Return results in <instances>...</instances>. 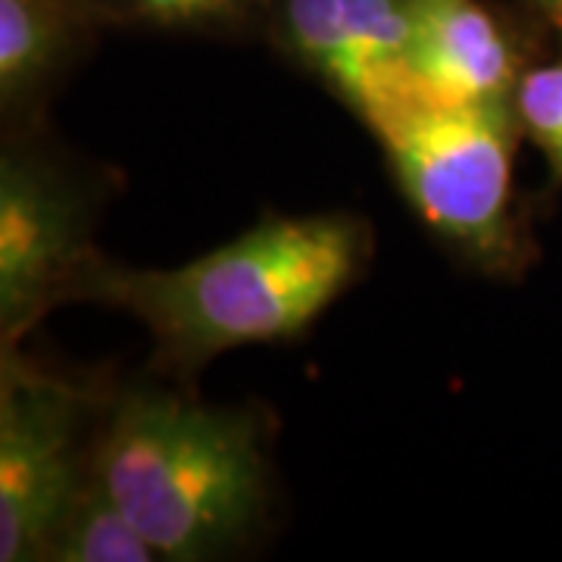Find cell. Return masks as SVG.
Listing matches in <instances>:
<instances>
[{"mask_svg":"<svg viewBox=\"0 0 562 562\" xmlns=\"http://www.w3.org/2000/svg\"><path fill=\"white\" fill-rule=\"evenodd\" d=\"M531 3L541 10L543 20L550 22V29L562 38V0H531Z\"/></svg>","mask_w":562,"mask_h":562,"instance_id":"cell-12","label":"cell"},{"mask_svg":"<svg viewBox=\"0 0 562 562\" xmlns=\"http://www.w3.org/2000/svg\"><path fill=\"white\" fill-rule=\"evenodd\" d=\"M366 250V225L353 216H272L176 269L98 257L69 301L128 310L150 328L162 366L194 372L244 344L301 335L357 279Z\"/></svg>","mask_w":562,"mask_h":562,"instance_id":"cell-1","label":"cell"},{"mask_svg":"<svg viewBox=\"0 0 562 562\" xmlns=\"http://www.w3.org/2000/svg\"><path fill=\"white\" fill-rule=\"evenodd\" d=\"M88 194L54 162L20 147L0 160V325L3 347L54 303L101 254L88 241Z\"/></svg>","mask_w":562,"mask_h":562,"instance_id":"cell-5","label":"cell"},{"mask_svg":"<svg viewBox=\"0 0 562 562\" xmlns=\"http://www.w3.org/2000/svg\"><path fill=\"white\" fill-rule=\"evenodd\" d=\"M47 562H150L160 560L150 541L128 519V513L110 497L94 469L81 482L63 522L57 525Z\"/></svg>","mask_w":562,"mask_h":562,"instance_id":"cell-9","label":"cell"},{"mask_svg":"<svg viewBox=\"0 0 562 562\" xmlns=\"http://www.w3.org/2000/svg\"><path fill=\"white\" fill-rule=\"evenodd\" d=\"M369 128L419 220L484 269L519 257L513 222V162L522 128L513 98L447 101L416 85Z\"/></svg>","mask_w":562,"mask_h":562,"instance_id":"cell-3","label":"cell"},{"mask_svg":"<svg viewBox=\"0 0 562 562\" xmlns=\"http://www.w3.org/2000/svg\"><path fill=\"white\" fill-rule=\"evenodd\" d=\"M125 20L154 25V29H181V32H213L235 25L247 10V0H110Z\"/></svg>","mask_w":562,"mask_h":562,"instance_id":"cell-11","label":"cell"},{"mask_svg":"<svg viewBox=\"0 0 562 562\" xmlns=\"http://www.w3.org/2000/svg\"><path fill=\"white\" fill-rule=\"evenodd\" d=\"M281 32L291 54L366 120L379 101V76L362 54L344 0H284Z\"/></svg>","mask_w":562,"mask_h":562,"instance_id":"cell-8","label":"cell"},{"mask_svg":"<svg viewBox=\"0 0 562 562\" xmlns=\"http://www.w3.org/2000/svg\"><path fill=\"white\" fill-rule=\"evenodd\" d=\"M513 103L522 132L538 144L550 176L562 184V60L525 69Z\"/></svg>","mask_w":562,"mask_h":562,"instance_id":"cell-10","label":"cell"},{"mask_svg":"<svg viewBox=\"0 0 562 562\" xmlns=\"http://www.w3.org/2000/svg\"><path fill=\"white\" fill-rule=\"evenodd\" d=\"M76 50L72 20L60 0H0V103L22 110L57 81Z\"/></svg>","mask_w":562,"mask_h":562,"instance_id":"cell-7","label":"cell"},{"mask_svg":"<svg viewBox=\"0 0 562 562\" xmlns=\"http://www.w3.org/2000/svg\"><path fill=\"white\" fill-rule=\"evenodd\" d=\"M409 69L447 101L513 98L522 66L501 22L479 0H409Z\"/></svg>","mask_w":562,"mask_h":562,"instance_id":"cell-6","label":"cell"},{"mask_svg":"<svg viewBox=\"0 0 562 562\" xmlns=\"http://www.w3.org/2000/svg\"><path fill=\"white\" fill-rule=\"evenodd\" d=\"M94 397L3 347L0 369V562L44 560L91 457L81 431Z\"/></svg>","mask_w":562,"mask_h":562,"instance_id":"cell-4","label":"cell"},{"mask_svg":"<svg viewBox=\"0 0 562 562\" xmlns=\"http://www.w3.org/2000/svg\"><path fill=\"white\" fill-rule=\"evenodd\" d=\"M91 469L169 562L238 550L272 503L262 422L169 391L122 394L91 447Z\"/></svg>","mask_w":562,"mask_h":562,"instance_id":"cell-2","label":"cell"}]
</instances>
